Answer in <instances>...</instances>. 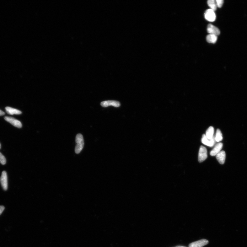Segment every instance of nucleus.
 I'll return each mask as SVG.
<instances>
[{
	"label": "nucleus",
	"mask_w": 247,
	"mask_h": 247,
	"mask_svg": "<svg viewBox=\"0 0 247 247\" xmlns=\"http://www.w3.org/2000/svg\"><path fill=\"white\" fill-rule=\"evenodd\" d=\"M4 119L6 121H8L14 127L18 128H21L22 127V125L20 121L14 119V118L5 116L4 117Z\"/></svg>",
	"instance_id": "nucleus-6"
},
{
	"label": "nucleus",
	"mask_w": 247,
	"mask_h": 247,
	"mask_svg": "<svg viewBox=\"0 0 247 247\" xmlns=\"http://www.w3.org/2000/svg\"><path fill=\"white\" fill-rule=\"evenodd\" d=\"M201 141L204 145L210 147H212L215 145L216 143L215 136L212 139H209L206 137L205 134H203L202 136Z\"/></svg>",
	"instance_id": "nucleus-5"
},
{
	"label": "nucleus",
	"mask_w": 247,
	"mask_h": 247,
	"mask_svg": "<svg viewBox=\"0 0 247 247\" xmlns=\"http://www.w3.org/2000/svg\"><path fill=\"white\" fill-rule=\"evenodd\" d=\"M215 141L216 142H220L223 139V135L219 129H217L215 136Z\"/></svg>",
	"instance_id": "nucleus-15"
},
{
	"label": "nucleus",
	"mask_w": 247,
	"mask_h": 247,
	"mask_svg": "<svg viewBox=\"0 0 247 247\" xmlns=\"http://www.w3.org/2000/svg\"><path fill=\"white\" fill-rule=\"evenodd\" d=\"M0 163L2 165H5L6 163L5 157L1 152H0Z\"/></svg>",
	"instance_id": "nucleus-17"
},
{
	"label": "nucleus",
	"mask_w": 247,
	"mask_h": 247,
	"mask_svg": "<svg viewBox=\"0 0 247 247\" xmlns=\"http://www.w3.org/2000/svg\"><path fill=\"white\" fill-rule=\"evenodd\" d=\"M216 157L219 163L221 164H223L226 160V153L224 151H221L217 155Z\"/></svg>",
	"instance_id": "nucleus-11"
},
{
	"label": "nucleus",
	"mask_w": 247,
	"mask_h": 247,
	"mask_svg": "<svg viewBox=\"0 0 247 247\" xmlns=\"http://www.w3.org/2000/svg\"><path fill=\"white\" fill-rule=\"evenodd\" d=\"M176 247H185V246H176Z\"/></svg>",
	"instance_id": "nucleus-21"
},
{
	"label": "nucleus",
	"mask_w": 247,
	"mask_h": 247,
	"mask_svg": "<svg viewBox=\"0 0 247 247\" xmlns=\"http://www.w3.org/2000/svg\"><path fill=\"white\" fill-rule=\"evenodd\" d=\"M216 2L217 6L219 8H221L223 5L224 1L223 0H216Z\"/></svg>",
	"instance_id": "nucleus-18"
},
{
	"label": "nucleus",
	"mask_w": 247,
	"mask_h": 247,
	"mask_svg": "<svg viewBox=\"0 0 247 247\" xmlns=\"http://www.w3.org/2000/svg\"><path fill=\"white\" fill-rule=\"evenodd\" d=\"M205 17L206 20L210 22L214 21L216 19V15L214 11L211 9L206 11Z\"/></svg>",
	"instance_id": "nucleus-4"
},
{
	"label": "nucleus",
	"mask_w": 247,
	"mask_h": 247,
	"mask_svg": "<svg viewBox=\"0 0 247 247\" xmlns=\"http://www.w3.org/2000/svg\"><path fill=\"white\" fill-rule=\"evenodd\" d=\"M209 241L207 239H202L190 243L189 246V247H202L207 245Z\"/></svg>",
	"instance_id": "nucleus-8"
},
{
	"label": "nucleus",
	"mask_w": 247,
	"mask_h": 247,
	"mask_svg": "<svg viewBox=\"0 0 247 247\" xmlns=\"http://www.w3.org/2000/svg\"><path fill=\"white\" fill-rule=\"evenodd\" d=\"M223 147V144L221 142H219L214 147V148L211 151L210 154L212 156H214L219 153L222 150Z\"/></svg>",
	"instance_id": "nucleus-10"
},
{
	"label": "nucleus",
	"mask_w": 247,
	"mask_h": 247,
	"mask_svg": "<svg viewBox=\"0 0 247 247\" xmlns=\"http://www.w3.org/2000/svg\"><path fill=\"white\" fill-rule=\"evenodd\" d=\"M1 143H0V149H1Z\"/></svg>",
	"instance_id": "nucleus-22"
},
{
	"label": "nucleus",
	"mask_w": 247,
	"mask_h": 247,
	"mask_svg": "<svg viewBox=\"0 0 247 247\" xmlns=\"http://www.w3.org/2000/svg\"></svg>",
	"instance_id": "nucleus-23"
},
{
	"label": "nucleus",
	"mask_w": 247,
	"mask_h": 247,
	"mask_svg": "<svg viewBox=\"0 0 247 247\" xmlns=\"http://www.w3.org/2000/svg\"><path fill=\"white\" fill-rule=\"evenodd\" d=\"M5 113L2 111V110H0V116L4 115Z\"/></svg>",
	"instance_id": "nucleus-20"
},
{
	"label": "nucleus",
	"mask_w": 247,
	"mask_h": 247,
	"mask_svg": "<svg viewBox=\"0 0 247 247\" xmlns=\"http://www.w3.org/2000/svg\"><path fill=\"white\" fill-rule=\"evenodd\" d=\"M76 142L75 152L76 154H79L83 149L84 146V139L82 134H79L76 135Z\"/></svg>",
	"instance_id": "nucleus-1"
},
{
	"label": "nucleus",
	"mask_w": 247,
	"mask_h": 247,
	"mask_svg": "<svg viewBox=\"0 0 247 247\" xmlns=\"http://www.w3.org/2000/svg\"><path fill=\"white\" fill-rule=\"evenodd\" d=\"M5 109L7 113L10 115H13L14 114L19 115L22 113V112L20 110L10 107H6Z\"/></svg>",
	"instance_id": "nucleus-12"
},
{
	"label": "nucleus",
	"mask_w": 247,
	"mask_h": 247,
	"mask_svg": "<svg viewBox=\"0 0 247 247\" xmlns=\"http://www.w3.org/2000/svg\"><path fill=\"white\" fill-rule=\"evenodd\" d=\"M101 105L103 107H107L110 106H112L115 107H119L121 106L119 102L114 100H109L103 101L101 103Z\"/></svg>",
	"instance_id": "nucleus-7"
},
{
	"label": "nucleus",
	"mask_w": 247,
	"mask_h": 247,
	"mask_svg": "<svg viewBox=\"0 0 247 247\" xmlns=\"http://www.w3.org/2000/svg\"><path fill=\"white\" fill-rule=\"evenodd\" d=\"M207 31L210 34L214 35L217 36L220 35V32L219 29L213 25L209 24L207 28Z\"/></svg>",
	"instance_id": "nucleus-9"
},
{
	"label": "nucleus",
	"mask_w": 247,
	"mask_h": 247,
	"mask_svg": "<svg viewBox=\"0 0 247 247\" xmlns=\"http://www.w3.org/2000/svg\"><path fill=\"white\" fill-rule=\"evenodd\" d=\"M0 182L3 190L7 191L8 187V178L7 172L5 171L2 172L1 177L0 178Z\"/></svg>",
	"instance_id": "nucleus-3"
},
{
	"label": "nucleus",
	"mask_w": 247,
	"mask_h": 247,
	"mask_svg": "<svg viewBox=\"0 0 247 247\" xmlns=\"http://www.w3.org/2000/svg\"><path fill=\"white\" fill-rule=\"evenodd\" d=\"M217 36L214 35L210 34L206 37V40L208 42L214 44L216 43L217 40Z\"/></svg>",
	"instance_id": "nucleus-14"
},
{
	"label": "nucleus",
	"mask_w": 247,
	"mask_h": 247,
	"mask_svg": "<svg viewBox=\"0 0 247 247\" xmlns=\"http://www.w3.org/2000/svg\"><path fill=\"white\" fill-rule=\"evenodd\" d=\"M214 129L212 126L210 127L206 132V136L209 139H212L213 138L214 135Z\"/></svg>",
	"instance_id": "nucleus-13"
},
{
	"label": "nucleus",
	"mask_w": 247,
	"mask_h": 247,
	"mask_svg": "<svg viewBox=\"0 0 247 247\" xmlns=\"http://www.w3.org/2000/svg\"><path fill=\"white\" fill-rule=\"evenodd\" d=\"M208 6L211 9L214 11L216 10L217 6L216 1L214 0H209L207 2Z\"/></svg>",
	"instance_id": "nucleus-16"
},
{
	"label": "nucleus",
	"mask_w": 247,
	"mask_h": 247,
	"mask_svg": "<svg viewBox=\"0 0 247 247\" xmlns=\"http://www.w3.org/2000/svg\"><path fill=\"white\" fill-rule=\"evenodd\" d=\"M4 206H0V215H1L5 209Z\"/></svg>",
	"instance_id": "nucleus-19"
},
{
	"label": "nucleus",
	"mask_w": 247,
	"mask_h": 247,
	"mask_svg": "<svg viewBox=\"0 0 247 247\" xmlns=\"http://www.w3.org/2000/svg\"><path fill=\"white\" fill-rule=\"evenodd\" d=\"M207 158V152L205 147L201 146L199 150L198 159L200 163L204 161Z\"/></svg>",
	"instance_id": "nucleus-2"
}]
</instances>
